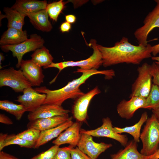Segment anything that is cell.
<instances>
[{"label": "cell", "instance_id": "1", "mask_svg": "<svg viewBox=\"0 0 159 159\" xmlns=\"http://www.w3.org/2000/svg\"><path fill=\"white\" fill-rule=\"evenodd\" d=\"M102 57V65L107 67L125 63L139 64L144 59L152 57V46L139 44L135 45L129 42L125 37L116 42L114 46L107 47L97 44Z\"/></svg>", "mask_w": 159, "mask_h": 159}, {"label": "cell", "instance_id": "2", "mask_svg": "<svg viewBox=\"0 0 159 159\" xmlns=\"http://www.w3.org/2000/svg\"><path fill=\"white\" fill-rule=\"evenodd\" d=\"M76 72H81L82 74L80 77L69 82L61 88L52 90L45 86H42L34 89L38 92L46 95V98L43 104H54L62 106L63 102L67 100L76 99L83 95L84 93L81 90L79 87L92 76L97 74H103L105 79L110 80L115 75V72L112 69L85 70L79 68L77 69Z\"/></svg>", "mask_w": 159, "mask_h": 159}, {"label": "cell", "instance_id": "3", "mask_svg": "<svg viewBox=\"0 0 159 159\" xmlns=\"http://www.w3.org/2000/svg\"><path fill=\"white\" fill-rule=\"evenodd\" d=\"M140 139L142 143L140 153L143 155H151L159 148V122L153 113L147 120Z\"/></svg>", "mask_w": 159, "mask_h": 159}, {"label": "cell", "instance_id": "4", "mask_svg": "<svg viewBox=\"0 0 159 159\" xmlns=\"http://www.w3.org/2000/svg\"><path fill=\"white\" fill-rule=\"evenodd\" d=\"M89 46L92 48V54L87 59L77 61H67L58 63H52L46 68H55L59 70L58 74L64 69L69 67L77 66L80 69L85 70L97 69L102 65L103 61L101 54L97 47L96 40L91 39Z\"/></svg>", "mask_w": 159, "mask_h": 159}, {"label": "cell", "instance_id": "5", "mask_svg": "<svg viewBox=\"0 0 159 159\" xmlns=\"http://www.w3.org/2000/svg\"><path fill=\"white\" fill-rule=\"evenodd\" d=\"M44 43V39L37 34H32L29 39L19 44L14 45H1V49L5 52H12L13 56L16 57L17 62V68L20 67L22 57L25 54L35 51L43 46Z\"/></svg>", "mask_w": 159, "mask_h": 159}, {"label": "cell", "instance_id": "6", "mask_svg": "<svg viewBox=\"0 0 159 159\" xmlns=\"http://www.w3.org/2000/svg\"><path fill=\"white\" fill-rule=\"evenodd\" d=\"M138 77L132 85L129 98L138 97L146 98L152 87V76L150 73V64L143 63L138 67Z\"/></svg>", "mask_w": 159, "mask_h": 159}, {"label": "cell", "instance_id": "7", "mask_svg": "<svg viewBox=\"0 0 159 159\" xmlns=\"http://www.w3.org/2000/svg\"><path fill=\"white\" fill-rule=\"evenodd\" d=\"M7 86L16 92H23L32 86L24 75L21 69L13 67L1 69L0 70V87Z\"/></svg>", "mask_w": 159, "mask_h": 159}, {"label": "cell", "instance_id": "8", "mask_svg": "<svg viewBox=\"0 0 159 159\" xmlns=\"http://www.w3.org/2000/svg\"><path fill=\"white\" fill-rule=\"evenodd\" d=\"M155 1L156 3V6L146 16L143 25L137 29L134 33L139 44L144 46L148 44L147 39L150 32L155 28H159V0Z\"/></svg>", "mask_w": 159, "mask_h": 159}, {"label": "cell", "instance_id": "9", "mask_svg": "<svg viewBox=\"0 0 159 159\" xmlns=\"http://www.w3.org/2000/svg\"><path fill=\"white\" fill-rule=\"evenodd\" d=\"M101 126L95 129L90 130L81 129L80 132L87 134L92 136L110 138L118 141L122 146L125 147L128 142L127 135L115 132L112 121L109 117L103 118Z\"/></svg>", "mask_w": 159, "mask_h": 159}, {"label": "cell", "instance_id": "10", "mask_svg": "<svg viewBox=\"0 0 159 159\" xmlns=\"http://www.w3.org/2000/svg\"><path fill=\"white\" fill-rule=\"evenodd\" d=\"M77 147L92 159H97L99 155L112 146L111 143L103 142L97 143L92 136L85 133H80V137L77 145Z\"/></svg>", "mask_w": 159, "mask_h": 159}, {"label": "cell", "instance_id": "11", "mask_svg": "<svg viewBox=\"0 0 159 159\" xmlns=\"http://www.w3.org/2000/svg\"><path fill=\"white\" fill-rule=\"evenodd\" d=\"M101 91L97 86L75 99L73 105L72 112L77 121L80 122L86 120L87 117V110L90 101Z\"/></svg>", "mask_w": 159, "mask_h": 159}, {"label": "cell", "instance_id": "12", "mask_svg": "<svg viewBox=\"0 0 159 159\" xmlns=\"http://www.w3.org/2000/svg\"><path fill=\"white\" fill-rule=\"evenodd\" d=\"M22 95H19L15 101L25 107L26 111H34L43 104L46 95L39 93L32 87L25 89Z\"/></svg>", "mask_w": 159, "mask_h": 159}, {"label": "cell", "instance_id": "13", "mask_svg": "<svg viewBox=\"0 0 159 159\" xmlns=\"http://www.w3.org/2000/svg\"><path fill=\"white\" fill-rule=\"evenodd\" d=\"M145 100V98L138 97H132L129 100H122L117 107L119 115L121 118L127 120L131 118L137 110L143 108Z\"/></svg>", "mask_w": 159, "mask_h": 159}, {"label": "cell", "instance_id": "14", "mask_svg": "<svg viewBox=\"0 0 159 159\" xmlns=\"http://www.w3.org/2000/svg\"><path fill=\"white\" fill-rule=\"evenodd\" d=\"M22 72L33 86H39L44 82V76L41 67L31 59L22 60L20 67Z\"/></svg>", "mask_w": 159, "mask_h": 159}, {"label": "cell", "instance_id": "15", "mask_svg": "<svg viewBox=\"0 0 159 159\" xmlns=\"http://www.w3.org/2000/svg\"><path fill=\"white\" fill-rule=\"evenodd\" d=\"M70 111L62 106L54 104H43L34 111L30 112L27 116L29 121L36 119L51 117L68 114Z\"/></svg>", "mask_w": 159, "mask_h": 159}, {"label": "cell", "instance_id": "16", "mask_svg": "<svg viewBox=\"0 0 159 159\" xmlns=\"http://www.w3.org/2000/svg\"><path fill=\"white\" fill-rule=\"evenodd\" d=\"M81 122L77 121L62 132L52 143L58 146L66 144L75 147L77 145L80 137Z\"/></svg>", "mask_w": 159, "mask_h": 159}, {"label": "cell", "instance_id": "17", "mask_svg": "<svg viewBox=\"0 0 159 159\" xmlns=\"http://www.w3.org/2000/svg\"><path fill=\"white\" fill-rule=\"evenodd\" d=\"M72 119V117H69L68 114L39 119L29 121L27 127L34 128L42 131L57 127Z\"/></svg>", "mask_w": 159, "mask_h": 159}, {"label": "cell", "instance_id": "18", "mask_svg": "<svg viewBox=\"0 0 159 159\" xmlns=\"http://www.w3.org/2000/svg\"><path fill=\"white\" fill-rule=\"evenodd\" d=\"M47 4L46 0H17L11 8L26 15L45 9Z\"/></svg>", "mask_w": 159, "mask_h": 159}, {"label": "cell", "instance_id": "19", "mask_svg": "<svg viewBox=\"0 0 159 159\" xmlns=\"http://www.w3.org/2000/svg\"><path fill=\"white\" fill-rule=\"evenodd\" d=\"M29 17L30 22L37 29L43 32H49L52 28V25L49 20V15L46 9L26 14Z\"/></svg>", "mask_w": 159, "mask_h": 159}, {"label": "cell", "instance_id": "20", "mask_svg": "<svg viewBox=\"0 0 159 159\" xmlns=\"http://www.w3.org/2000/svg\"><path fill=\"white\" fill-rule=\"evenodd\" d=\"M138 146L137 143L133 139L128 141L124 149L111 155L110 159H147L148 156L139 152Z\"/></svg>", "mask_w": 159, "mask_h": 159}, {"label": "cell", "instance_id": "21", "mask_svg": "<svg viewBox=\"0 0 159 159\" xmlns=\"http://www.w3.org/2000/svg\"><path fill=\"white\" fill-rule=\"evenodd\" d=\"M27 37L26 31L8 27L1 36L0 44L1 46L17 44L26 40Z\"/></svg>", "mask_w": 159, "mask_h": 159}, {"label": "cell", "instance_id": "22", "mask_svg": "<svg viewBox=\"0 0 159 159\" xmlns=\"http://www.w3.org/2000/svg\"><path fill=\"white\" fill-rule=\"evenodd\" d=\"M73 122L71 119L57 127L41 131L40 137L36 143L34 148H38L53 139L57 138Z\"/></svg>", "mask_w": 159, "mask_h": 159}, {"label": "cell", "instance_id": "23", "mask_svg": "<svg viewBox=\"0 0 159 159\" xmlns=\"http://www.w3.org/2000/svg\"><path fill=\"white\" fill-rule=\"evenodd\" d=\"M3 11L5 13L3 17L6 18L8 20V28L22 30L24 23V18L26 16L25 14L9 7H4Z\"/></svg>", "mask_w": 159, "mask_h": 159}, {"label": "cell", "instance_id": "24", "mask_svg": "<svg viewBox=\"0 0 159 159\" xmlns=\"http://www.w3.org/2000/svg\"><path fill=\"white\" fill-rule=\"evenodd\" d=\"M148 118L147 113L145 112L141 115L139 121L134 125L123 128L114 127V130L116 132L118 133H127L130 134L133 137V140L135 141L137 143H139L140 141L141 127L143 124L146 122Z\"/></svg>", "mask_w": 159, "mask_h": 159}, {"label": "cell", "instance_id": "25", "mask_svg": "<svg viewBox=\"0 0 159 159\" xmlns=\"http://www.w3.org/2000/svg\"><path fill=\"white\" fill-rule=\"evenodd\" d=\"M31 57V59L34 63L44 69L53 62V57L49 50L44 46L35 51Z\"/></svg>", "mask_w": 159, "mask_h": 159}, {"label": "cell", "instance_id": "26", "mask_svg": "<svg viewBox=\"0 0 159 159\" xmlns=\"http://www.w3.org/2000/svg\"><path fill=\"white\" fill-rule=\"evenodd\" d=\"M0 109L14 115L17 120H20L26 110L23 105L17 104L8 100L0 101Z\"/></svg>", "mask_w": 159, "mask_h": 159}, {"label": "cell", "instance_id": "27", "mask_svg": "<svg viewBox=\"0 0 159 159\" xmlns=\"http://www.w3.org/2000/svg\"><path fill=\"white\" fill-rule=\"evenodd\" d=\"M159 107V87L153 84L150 92L146 98L143 108L153 110Z\"/></svg>", "mask_w": 159, "mask_h": 159}, {"label": "cell", "instance_id": "28", "mask_svg": "<svg viewBox=\"0 0 159 159\" xmlns=\"http://www.w3.org/2000/svg\"><path fill=\"white\" fill-rule=\"evenodd\" d=\"M66 2L60 0L48 4L46 9L49 16L53 20L57 21L59 14L65 7Z\"/></svg>", "mask_w": 159, "mask_h": 159}, {"label": "cell", "instance_id": "29", "mask_svg": "<svg viewBox=\"0 0 159 159\" xmlns=\"http://www.w3.org/2000/svg\"><path fill=\"white\" fill-rule=\"evenodd\" d=\"M36 143L29 142L20 138L16 135H8L5 141L4 147L11 145H17L22 147L34 148Z\"/></svg>", "mask_w": 159, "mask_h": 159}, {"label": "cell", "instance_id": "30", "mask_svg": "<svg viewBox=\"0 0 159 159\" xmlns=\"http://www.w3.org/2000/svg\"><path fill=\"white\" fill-rule=\"evenodd\" d=\"M41 131L34 128H29L16 135L19 137L26 141L36 143L40 135Z\"/></svg>", "mask_w": 159, "mask_h": 159}, {"label": "cell", "instance_id": "31", "mask_svg": "<svg viewBox=\"0 0 159 159\" xmlns=\"http://www.w3.org/2000/svg\"><path fill=\"white\" fill-rule=\"evenodd\" d=\"M59 146L55 145L30 159H53Z\"/></svg>", "mask_w": 159, "mask_h": 159}, {"label": "cell", "instance_id": "32", "mask_svg": "<svg viewBox=\"0 0 159 159\" xmlns=\"http://www.w3.org/2000/svg\"><path fill=\"white\" fill-rule=\"evenodd\" d=\"M74 148L69 145L67 147L59 148L53 159H72L71 153V149Z\"/></svg>", "mask_w": 159, "mask_h": 159}, {"label": "cell", "instance_id": "33", "mask_svg": "<svg viewBox=\"0 0 159 159\" xmlns=\"http://www.w3.org/2000/svg\"><path fill=\"white\" fill-rule=\"evenodd\" d=\"M150 73L152 76L153 84L159 87V64L155 62L150 64Z\"/></svg>", "mask_w": 159, "mask_h": 159}, {"label": "cell", "instance_id": "34", "mask_svg": "<svg viewBox=\"0 0 159 159\" xmlns=\"http://www.w3.org/2000/svg\"><path fill=\"white\" fill-rule=\"evenodd\" d=\"M70 153L72 159H92L77 147L72 148L70 150Z\"/></svg>", "mask_w": 159, "mask_h": 159}, {"label": "cell", "instance_id": "35", "mask_svg": "<svg viewBox=\"0 0 159 159\" xmlns=\"http://www.w3.org/2000/svg\"><path fill=\"white\" fill-rule=\"evenodd\" d=\"M0 122L7 125H11L13 123V121L10 118L5 114L1 113L0 114Z\"/></svg>", "mask_w": 159, "mask_h": 159}, {"label": "cell", "instance_id": "36", "mask_svg": "<svg viewBox=\"0 0 159 159\" xmlns=\"http://www.w3.org/2000/svg\"><path fill=\"white\" fill-rule=\"evenodd\" d=\"M61 31L63 32H68L71 28V24L66 21L63 22L60 26Z\"/></svg>", "mask_w": 159, "mask_h": 159}, {"label": "cell", "instance_id": "37", "mask_svg": "<svg viewBox=\"0 0 159 159\" xmlns=\"http://www.w3.org/2000/svg\"><path fill=\"white\" fill-rule=\"evenodd\" d=\"M0 159H20L2 151L0 152Z\"/></svg>", "mask_w": 159, "mask_h": 159}, {"label": "cell", "instance_id": "38", "mask_svg": "<svg viewBox=\"0 0 159 159\" xmlns=\"http://www.w3.org/2000/svg\"><path fill=\"white\" fill-rule=\"evenodd\" d=\"M8 135L7 134L2 133L0 134V152L4 148L5 141Z\"/></svg>", "mask_w": 159, "mask_h": 159}, {"label": "cell", "instance_id": "39", "mask_svg": "<svg viewBox=\"0 0 159 159\" xmlns=\"http://www.w3.org/2000/svg\"><path fill=\"white\" fill-rule=\"evenodd\" d=\"M65 19L66 21L70 24H72L75 23L76 18L74 15L69 14L65 16Z\"/></svg>", "mask_w": 159, "mask_h": 159}, {"label": "cell", "instance_id": "40", "mask_svg": "<svg viewBox=\"0 0 159 159\" xmlns=\"http://www.w3.org/2000/svg\"><path fill=\"white\" fill-rule=\"evenodd\" d=\"M152 54L153 56H156L159 53V44L152 46Z\"/></svg>", "mask_w": 159, "mask_h": 159}, {"label": "cell", "instance_id": "41", "mask_svg": "<svg viewBox=\"0 0 159 159\" xmlns=\"http://www.w3.org/2000/svg\"><path fill=\"white\" fill-rule=\"evenodd\" d=\"M159 159V148L154 154L148 156L147 159Z\"/></svg>", "mask_w": 159, "mask_h": 159}, {"label": "cell", "instance_id": "42", "mask_svg": "<svg viewBox=\"0 0 159 159\" xmlns=\"http://www.w3.org/2000/svg\"><path fill=\"white\" fill-rule=\"evenodd\" d=\"M152 112L159 122V107L156 109L152 110Z\"/></svg>", "mask_w": 159, "mask_h": 159}, {"label": "cell", "instance_id": "43", "mask_svg": "<svg viewBox=\"0 0 159 159\" xmlns=\"http://www.w3.org/2000/svg\"><path fill=\"white\" fill-rule=\"evenodd\" d=\"M151 59L157 64H159V56H153L151 57Z\"/></svg>", "mask_w": 159, "mask_h": 159}, {"label": "cell", "instance_id": "44", "mask_svg": "<svg viewBox=\"0 0 159 159\" xmlns=\"http://www.w3.org/2000/svg\"><path fill=\"white\" fill-rule=\"evenodd\" d=\"M5 58L3 54L2 53H0V68L1 66V62L3 61Z\"/></svg>", "mask_w": 159, "mask_h": 159}]
</instances>
